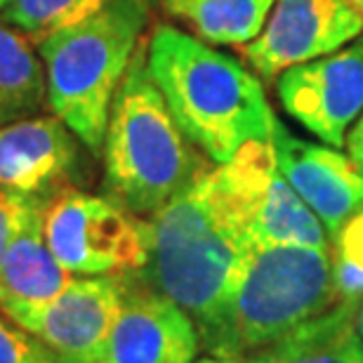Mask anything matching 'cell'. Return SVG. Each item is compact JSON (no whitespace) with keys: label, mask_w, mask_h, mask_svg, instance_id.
Returning a JSON list of instances; mask_svg holds the SVG:
<instances>
[{"label":"cell","mask_w":363,"mask_h":363,"mask_svg":"<svg viewBox=\"0 0 363 363\" xmlns=\"http://www.w3.org/2000/svg\"><path fill=\"white\" fill-rule=\"evenodd\" d=\"M147 222L142 276L191 316L208 350L252 245L241 208L220 170L208 168Z\"/></svg>","instance_id":"1"},{"label":"cell","mask_w":363,"mask_h":363,"mask_svg":"<svg viewBox=\"0 0 363 363\" xmlns=\"http://www.w3.org/2000/svg\"><path fill=\"white\" fill-rule=\"evenodd\" d=\"M149 71L186 140L227 163L243 144L269 140L276 116L243 62L199 35L161 24L147 40Z\"/></svg>","instance_id":"2"},{"label":"cell","mask_w":363,"mask_h":363,"mask_svg":"<svg viewBox=\"0 0 363 363\" xmlns=\"http://www.w3.org/2000/svg\"><path fill=\"white\" fill-rule=\"evenodd\" d=\"M104 191L137 217H151L208 170L172 118L140 43L113 97L104 135Z\"/></svg>","instance_id":"3"},{"label":"cell","mask_w":363,"mask_h":363,"mask_svg":"<svg viewBox=\"0 0 363 363\" xmlns=\"http://www.w3.org/2000/svg\"><path fill=\"white\" fill-rule=\"evenodd\" d=\"M147 19L149 0H108L92 17L40 40L50 111L94 154Z\"/></svg>","instance_id":"4"},{"label":"cell","mask_w":363,"mask_h":363,"mask_svg":"<svg viewBox=\"0 0 363 363\" xmlns=\"http://www.w3.org/2000/svg\"><path fill=\"white\" fill-rule=\"evenodd\" d=\"M335 304L330 250L252 243L206 352L245 363Z\"/></svg>","instance_id":"5"},{"label":"cell","mask_w":363,"mask_h":363,"mask_svg":"<svg viewBox=\"0 0 363 363\" xmlns=\"http://www.w3.org/2000/svg\"><path fill=\"white\" fill-rule=\"evenodd\" d=\"M45 241L76 276L142 272L149 262V222L108 196L64 189L43 208Z\"/></svg>","instance_id":"6"},{"label":"cell","mask_w":363,"mask_h":363,"mask_svg":"<svg viewBox=\"0 0 363 363\" xmlns=\"http://www.w3.org/2000/svg\"><path fill=\"white\" fill-rule=\"evenodd\" d=\"M217 170L241 208L250 243L330 248L321 220L279 170L269 140L243 144Z\"/></svg>","instance_id":"7"},{"label":"cell","mask_w":363,"mask_h":363,"mask_svg":"<svg viewBox=\"0 0 363 363\" xmlns=\"http://www.w3.org/2000/svg\"><path fill=\"white\" fill-rule=\"evenodd\" d=\"M276 94L290 118L323 144L345 147L363 113V35L318 60L279 74Z\"/></svg>","instance_id":"8"},{"label":"cell","mask_w":363,"mask_h":363,"mask_svg":"<svg viewBox=\"0 0 363 363\" xmlns=\"http://www.w3.org/2000/svg\"><path fill=\"white\" fill-rule=\"evenodd\" d=\"M201 350L191 316L133 272L123 274L121 309L88 363H194Z\"/></svg>","instance_id":"9"},{"label":"cell","mask_w":363,"mask_h":363,"mask_svg":"<svg viewBox=\"0 0 363 363\" xmlns=\"http://www.w3.org/2000/svg\"><path fill=\"white\" fill-rule=\"evenodd\" d=\"M363 31L350 0H276L255 40L238 48L262 78L350 45Z\"/></svg>","instance_id":"10"},{"label":"cell","mask_w":363,"mask_h":363,"mask_svg":"<svg viewBox=\"0 0 363 363\" xmlns=\"http://www.w3.org/2000/svg\"><path fill=\"white\" fill-rule=\"evenodd\" d=\"M123 302V274L81 276L43 307L10 316L60 363H88L111 330Z\"/></svg>","instance_id":"11"},{"label":"cell","mask_w":363,"mask_h":363,"mask_svg":"<svg viewBox=\"0 0 363 363\" xmlns=\"http://www.w3.org/2000/svg\"><path fill=\"white\" fill-rule=\"evenodd\" d=\"M276 163L297 196L333 238L342 224L363 210V170L330 144H314L295 137L276 118L269 135Z\"/></svg>","instance_id":"12"},{"label":"cell","mask_w":363,"mask_h":363,"mask_svg":"<svg viewBox=\"0 0 363 363\" xmlns=\"http://www.w3.org/2000/svg\"><path fill=\"white\" fill-rule=\"evenodd\" d=\"M78 137L57 116H31L0 128V191L50 201L78 170Z\"/></svg>","instance_id":"13"},{"label":"cell","mask_w":363,"mask_h":363,"mask_svg":"<svg viewBox=\"0 0 363 363\" xmlns=\"http://www.w3.org/2000/svg\"><path fill=\"white\" fill-rule=\"evenodd\" d=\"M45 203L35 199L28 206L0 264V309L7 316L43 307L74 281V274L64 269L45 241Z\"/></svg>","instance_id":"14"},{"label":"cell","mask_w":363,"mask_h":363,"mask_svg":"<svg viewBox=\"0 0 363 363\" xmlns=\"http://www.w3.org/2000/svg\"><path fill=\"white\" fill-rule=\"evenodd\" d=\"M357 309L359 300L337 302L245 363H363Z\"/></svg>","instance_id":"15"},{"label":"cell","mask_w":363,"mask_h":363,"mask_svg":"<svg viewBox=\"0 0 363 363\" xmlns=\"http://www.w3.org/2000/svg\"><path fill=\"white\" fill-rule=\"evenodd\" d=\"M48 104L45 64L35 55L31 38L0 24V128L31 118Z\"/></svg>","instance_id":"16"},{"label":"cell","mask_w":363,"mask_h":363,"mask_svg":"<svg viewBox=\"0 0 363 363\" xmlns=\"http://www.w3.org/2000/svg\"><path fill=\"white\" fill-rule=\"evenodd\" d=\"M276 0H163L165 12L177 17L210 45L255 40Z\"/></svg>","instance_id":"17"},{"label":"cell","mask_w":363,"mask_h":363,"mask_svg":"<svg viewBox=\"0 0 363 363\" xmlns=\"http://www.w3.org/2000/svg\"><path fill=\"white\" fill-rule=\"evenodd\" d=\"M108 0H12L3 10V24L24 31L31 40L48 35L92 17Z\"/></svg>","instance_id":"18"},{"label":"cell","mask_w":363,"mask_h":363,"mask_svg":"<svg viewBox=\"0 0 363 363\" xmlns=\"http://www.w3.org/2000/svg\"><path fill=\"white\" fill-rule=\"evenodd\" d=\"M333 286L337 302L363 297V210L333 236Z\"/></svg>","instance_id":"19"},{"label":"cell","mask_w":363,"mask_h":363,"mask_svg":"<svg viewBox=\"0 0 363 363\" xmlns=\"http://www.w3.org/2000/svg\"><path fill=\"white\" fill-rule=\"evenodd\" d=\"M0 363H60V359L0 309Z\"/></svg>","instance_id":"20"},{"label":"cell","mask_w":363,"mask_h":363,"mask_svg":"<svg viewBox=\"0 0 363 363\" xmlns=\"http://www.w3.org/2000/svg\"><path fill=\"white\" fill-rule=\"evenodd\" d=\"M35 199H26V196H14L7 191H0V264H3L5 250L10 245L14 231H17L21 217L26 215L28 206Z\"/></svg>","instance_id":"21"},{"label":"cell","mask_w":363,"mask_h":363,"mask_svg":"<svg viewBox=\"0 0 363 363\" xmlns=\"http://www.w3.org/2000/svg\"><path fill=\"white\" fill-rule=\"evenodd\" d=\"M345 147H347V154L352 156V161L363 170V113L359 116V121L352 125L350 133H347Z\"/></svg>","instance_id":"22"},{"label":"cell","mask_w":363,"mask_h":363,"mask_svg":"<svg viewBox=\"0 0 363 363\" xmlns=\"http://www.w3.org/2000/svg\"><path fill=\"white\" fill-rule=\"evenodd\" d=\"M357 330H359V335L363 340V297L359 300V309H357Z\"/></svg>","instance_id":"23"},{"label":"cell","mask_w":363,"mask_h":363,"mask_svg":"<svg viewBox=\"0 0 363 363\" xmlns=\"http://www.w3.org/2000/svg\"><path fill=\"white\" fill-rule=\"evenodd\" d=\"M194 363H238V361H227V359H217V357H203V359H196Z\"/></svg>","instance_id":"24"},{"label":"cell","mask_w":363,"mask_h":363,"mask_svg":"<svg viewBox=\"0 0 363 363\" xmlns=\"http://www.w3.org/2000/svg\"><path fill=\"white\" fill-rule=\"evenodd\" d=\"M350 3L354 5V10H357L361 14V19H363V0H350Z\"/></svg>","instance_id":"25"},{"label":"cell","mask_w":363,"mask_h":363,"mask_svg":"<svg viewBox=\"0 0 363 363\" xmlns=\"http://www.w3.org/2000/svg\"><path fill=\"white\" fill-rule=\"evenodd\" d=\"M10 3H12V0H0V12H3V10H5V7H7V5H10Z\"/></svg>","instance_id":"26"}]
</instances>
